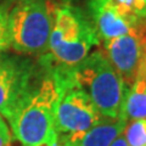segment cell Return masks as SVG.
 Returning a JSON list of instances; mask_svg holds the SVG:
<instances>
[{
    "instance_id": "6da1fadb",
    "label": "cell",
    "mask_w": 146,
    "mask_h": 146,
    "mask_svg": "<svg viewBox=\"0 0 146 146\" xmlns=\"http://www.w3.org/2000/svg\"><path fill=\"white\" fill-rule=\"evenodd\" d=\"M43 78L33 85L13 115L9 118L15 138L22 146L58 145L55 128V112L65 82L71 68H62L40 60Z\"/></svg>"
},
{
    "instance_id": "7a4b0ae2",
    "label": "cell",
    "mask_w": 146,
    "mask_h": 146,
    "mask_svg": "<svg viewBox=\"0 0 146 146\" xmlns=\"http://www.w3.org/2000/svg\"><path fill=\"white\" fill-rule=\"evenodd\" d=\"M99 44L100 36L96 28L79 9L67 4L55 6L48 54L42 60L62 68H73Z\"/></svg>"
},
{
    "instance_id": "3957f363",
    "label": "cell",
    "mask_w": 146,
    "mask_h": 146,
    "mask_svg": "<svg viewBox=\"0 0 146 146\" xmlns=\"http://www.w3.org/2000/svg\"><path fill=\"white\" fill-rule=\"evenodd\" d=\"M72 76L76 83L86 91L102 117L116 119L124 116L123 107L129 88L104 50L90 52L79 65L72 68Z\"/></svg>"
},
{
    "instance_id": "277c9868",
    "label": "cell",
    "mask_w": 146,
    "mask_h": 146,
    "mask_svg": "<svg viewBox=\"0 0 146 146\" xmlns=\"http://www.w3.org/2000/svg\"><path fill=\"white\" fill-rule=\"evenodd\" d=\"M55 6L49 0H20L9 12L11 46L21 54L46 51Z\"/></svg>"
},
{
    "instance_id": "5b68a950",
    "label": "cell",
    "mask_w": 146,
    "mask_h": 146,
    "mask_svg": "<svg viewBox=\"0 0 146 146\" xmlns=\"http://www.w3.org/2000/svg\"><path fill=\"white\" fill-rule=\"evenodd\" d=\"M102 118L86 91L73 79L72 68L68 70L55 112V128L58 136L85 131Z\"/></svg>"
},
{
    "instance_id": "8992f818",
    "label": "cell",
    "mask_w": 146,
    "mask_h": 146,
    "mask_svg": "<svg viewBox=\"0 0 146 146\" xmlns=\"http://www.w3.org/2000/svg\"><path fill=\"white\" fill-rule=\"evenodd\" d=\"M35 67L28 58L0 55V115L10 118L33 88Z\"/></svg>"
},
{
    "instance_id": "52a82bcc",
    "label": "cell",
    "mask_w": 146,
    "mask_h": 146,
    "mask_svg": "<svg viewBox=\"0 0 146 146\" xmlns=\"http://www.w3.org/2000/svg\"><path fill=\"white\" fill-rule=\"evenodd\" d=\"M104 52L129 88L146 55V22L130 34L105 40Z\"/></svg>"
},
{
    "instance_id": "ba28073f",
    "label": "cell",
    "mask_w": 146,
    "mask_h": 146,
    "mask_svg": "<svg viewBox=\"0 0 146 146\" xmlns=\"http://www.w3.org/2000/svg\"><path fill=\"white\" fill-rule=\"evenodd\" d=\"M128 124V119L123 116L116 119L104 117L98 124L82 133L58 136L61 146H110L117 139Z\"/></svg>"
},
{
    "instance_id": "9c48e42d",
    "label": "cell",
    "mask_w": 146,
    "mask_h": 146,
    "mask_svg": "<svg viewBox=\"0 0 146 146\" xmlns=\"http://www.w3.org/2000/svg\"><path fill=\"white\" fill-rule=\"evenodd\" d=\"M93 17L99 36H101L104 40L115 39L118 38V36L130 34L138 27H140L146 22V21L133 22L125 17H123L121 13H118L111 6L110 3L106 4L95 15H93Z\"/></svg>"
},
{
    "instance_id": "30bf717a",
    "label": "cell",
    "mask_w": 146,
    "mask_h": 146,
    "mask_svg": "<svg viewBox=\"0 0 146 146\" xmlns=\"http://www.w3.org/2000/svg\"><path fill=\"white\" fill-rule=\"evenodd\" d=\"M127 119H146V55L141 60L138 73L129 86L123 107Z\"/></svg>"
},
{
    "instance_id": "8fae6325",
    "label": "cell",
    "mask_w": 146,
    "mask_h": 146,
    "mask_svg": "<svg viewBox=\"0 0 146 146\" xmlns=\"http://www.w3.org/2000/svg\"><path fill=\"white\" fill-rule=\"evenodd\" d=\"M123 136L129 146H146V119H134L128 123Z\"/></svg>"
},
{
    "instance_id": "7c38bea8",
    "label": "cell",
    "mask_w": 146,
    "mask_h": 146,
    "mask_svg": "<svg viewBox=\"0 0 146 146\" xmlns=\"http://www.w3.org/2000/svg\"><path fill=\"white\" fill-rule=\"evenodd\" d=\"M110 4L118 13H121L123 17L128 18V20L133 22L146 21V20H140L138 15H136L135 0H110Z\"/></svg>"
},
{
    "instance_id": "4fadbf2b",
    "label": "cell",
    "mask_w": 146,
    "mask_h": 146,
    "mask_svg": "<svg viewBox=\"0 0 146 146\" xmlns=\"http://www.w3.org/2000/svg\"><path fill=\"white\" fill-rule=\"evenodd\" d=\"M9 11L6 6H0V52L11 46L10 28H9Z\"/></svg>"
},
{
    "instance_id": "5bb4252c",
    "label": "cell",
    "mask_w": 146,
    "mask_h": 146,
    "mask_svg": "<svg viewBox=\"0 0 146 146\" xmlns=\"http://www.w3.org/2000/svg\"><path fill=\"white\" fill-rule=\"evenodd\" d=\"M0 146H11L10 130L1 117H0Z\"/></svg>"
},
{
    "instance_id": "9a60e30c",
    "label": "cell",
    "mask_w": 146,
    "mask_h": 146,
    "mask_svg": "<svg viewBox=\"0 0 146 146\" xmlns=\"http://www.w3.org/2000/svg\"><path fill=\"white\" fill-rule=\"evenodd\" d=\"M108 3H110V0H88V5L93 15H95L99 10H101Z\"/></svg>"
},
{
    "instance_id": "2e32d148",
    "label": "cell",
    "mask_w": 146,
    "mask_h": 146,
    "mask_svg": "<svg viewBox=\"0 0 146 146\" xmlns=\"http://www.w3.org/2000/svg\"><path fill=\"white\" fill-rule=\"evenodd\" d=\"M136 15L140 20H146V0H135Z\"/></svg>"
},
{
    "instance_id": "e0dca14e",
    "label": "cell",
    "mask_w": 146,
    "mask_h": 146,
    "mask_svg": "<svg viewBox=\"0 0 146 146\" xmlns=\"http://www.w3.org/2000/svg\"><path fill=\"white\" fill-rule=\"evenodd\" d=\"M110 146H129V145L127 144L125 138H124V136H123V135L121 134V135L118 136L117 139L113 140V143H112L111 145H110Z\"/></svg>"
},
{
    "instance_id": "ac0fdd59",
    "label": "cell",
    "mask_w": 146,
    "mask_h": 146,
    "mask_svg": "<svg viewBox=\"0 0 146 146\" xmlns=\"http://www.w3.org/2000/svg\"><path fill=\"white\" fill-rule=\"evenodd\" d=\"M44 146H46V145H44ZM55 146H61V145H55Z\"/></svg>"
}]
</instances>
